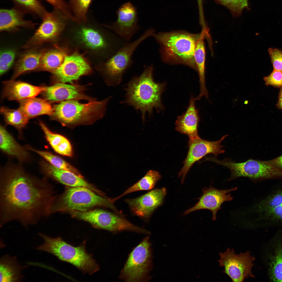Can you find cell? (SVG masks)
<instances>
[{
  "mask_svg": "<svg viewBox=\"0 0 282 282\" xmlns=\"http://www.w3.org/2000/svg\"><path fill=\"white\" fill-rule=\"evenodd\" d=\"M45 179L26 173L21 168H8L1 173L0 226L12 221L27 227L50 215L55 196Z\"/></svg>",
  "mask_w": 282,
  "mask_h": 282,
  "instance_id": "1",
  "label": "cell"
},
{
  "mask_svg": "<svg viewBox=\"0 0 282 282\" xmlns=\"http://www.w3.org/2000/svg\"><path fill=\"white\" fill-rule=\"evenodd\" d=\"M144 67L142 74L133 77L126 85L124 89L125 98L121 102L140 111L143 121L146 113L151 115L154 108L158 110L164 109L161 96L166 86L165 82L160 83L154 81L152 65Z\"/></svg>",
  "mask_w": 282,
  "mask_h": 282,
  "instance_id": "2",
  "label": "cell"
},
{
  "mask_svg": "<svg viewBox=\"0 0 282 282\" xmlns=\"http://www.w3.org/2000/svg\"><path fill=\"white\" fill-rule=\"evenodd\" d=\"M201 34L177 31L154 33L152 36L160 45L164 61L187 65L197 70L194 54Z\"/></svg>",
  "mask_w": 282,
  "mask_h": 282,
  "instance_id": "3",
  "label": "cell"
},
{
  "mask_svg": "<svg viewBox=\"0 0 282 282\" xmlns=\"http://www.w3.org/2000/svg\"><path fill=\"white\" fill-rule=\"evenodd\" d=\"M110 97L101 101H96L85 104L77 100L61 102L53 107L50 115L51 119L64 126L73 127L92 123L104 116Z\"/></svg>",
  "mask_w": 282,
  "mask_h": 282,
  "instance_id": "4",
  "label": "cell"
},
{
  "mask_svg": "<svg viewBox=\"0 0 282 282\" xmlns=\"http://www.w3.org/2000/svg\"><path fill=\"white\" fill-rule=\"evenodd\" d=\"M38 235L43 240V243L36 249L51 254L60 260L69 263L80 270L84 274L90 275L98 271L99 267L93 258L92 254L87 252L85 241L77 246L68 244L58 237H52L39 233Z\"/></svg>",
  "mask_w": 282,
  "mask_h": 282,
  "instance_id": "5",
  "label": "cell"
},
{
  "mask_svg": "<svg viewBox=\"0 0 282 282\" xmlns=\"http://www.w3.org/2000/svg\"><path fill=\"white\" fill-rule=\"evenodd\" d=\"M96 193L85 187H67L63 194L55 196L50 208V214L57 212L85 211L97 206L108 208L118 214H122L110 198Z\"/></svg>",
  "mask_w": 282,
  "mask_h": 282,
  "instance_id": "6",
  "label": "cell"
},
{
  "mask_svg": "<svg viewBox=\"0 0 282 282\" xmlns=\"http://www.w3.org/2000/svg\"><path fill=\"white\" fill-rule=\"evenodd\" d=\"M154 32L153 28L146 30L137 39L125 43L104 64L103 72L108 85L116 86L120 83L124 73L133 63L132 57L136 49L145 39L152 36Z\"/></svg>",
  "mask_w": 282,
  "mask_h": 282,
  "instance_id": "7",
  "label": "cell"
},
{
  "mask_svg": "<svg viewBox=\"0 0 282 282\" xmlns=\"http://www.w3.org/2000/svg\"><path fill=\"white\" fill-rule=\"evenodd\" d=\"M152 259L151 243L147 236L129 255L119 278L128 282L148 281L151 278Z\"/></svg>",
  "mask_w": 282,
  "mask_h": 282,
  "instance_id": "8",
  "label": "cell"
},
{
  "mask_svg": "<svg viewBox=\"0 0 282 282\" xmlns=\"http://www.w3.org/2000/svg\"><path fill=\"white\" fill-rule=\"evenodd\" d=\"M73 217L87 222L93 227L113 233L128 231L143 233L144 228L136 226L122 215L101 209L69 212Z\"/></svg>",
  "mask_w": 282,
  "mask_h": 282,
  "instance_id": "9",
  "label": "cell"
},
{
  "mask_svg": "<svg viewBox=\"0 0 282 282\" xmlns=\"http://www.w3.org/2000/svg\"><path fill=\"white\" fill-rule=\"evenodd\" d=\"M250 252L236 254L233 249H228L223 252L219 253L218 261L220 266L223 267V272L227 274L233 282H242L249 277L254 278L251 269L255 258Z\"/></svg>",
  "mask_w": 282,
  "mask_h": 282,
  "instance_id": "10",
  "label": "cell"
},
{
  "mask_svg": "<svg viewBox=\"0 0 282 282\" xmlns=\"http://www.w3.org/2000/svg\"><path fill=\"white\" fill-rule=\"evenodd\" d=\"M42 21L33 36L23 46L24 49L31 48L56 38L63 28L67 19L59 10L54 9L47 12L42 19Z\"/></svg>",
  "mask_w": 282,
  "mask_h": 282,
  "instance_id": "11",
  "label": "cell"
},
{
  "mask_svg": "<svg viewBox=\"0 0 282 282\" xmlns=\"http://www.w3.org/2000/svg\"><path fill=\"white\" fill-rule=\"evenodd\" d=\"M91 68L84 57L77 52L66 55L64 60L57 69L51 72L54 83L73 84L81 76L88 74Z\"/></svg>",
  "mask_w": 282,
  "mask_h": 282,
  "instance_id": "12",
  "label": "cell"
},
{
  "mask_svg": "<svg viewBox=\"0 0 282 282\" xmlns=\"http://www.w3.org/2000/svg\"><path fill=\"white\" fill-rule=\"evenodd\" d=\"M227 136V134L224 135L219 140L215 141L204 140L201 138L189 141L187 155L183 167L178 173V177H181L182 183L190 169L196 162L209 154H212L217 157L218 155L225 152V150L222 148L224 146L221 144Z\"/></svg>",
  "mask_w": 282,
  "mask_h": 282,
  "instance_id": "13",
  "label": "cell"
},
{
  "mask_svg": "<svg viewBox=\"0 0 282 282\" xmlns=\"http://www.w3.org/2000/svg\"><path fill=\"white\" fill-rule=\"evenodd\" d=\"M117 18L111 25H106L126 43H129L138 31L137 12L135 7L130 2L122 4L117 11Z\"/></svg>",
  "mask_w": 282,
  "mask_h": 282,
  "instance_id": "14",
  "label": "cell"
},
{
  "mask_svg": "<svg viewBox=\"0 0 282 282\" xmlns=\"http://www.w3.org/2000/svg\"><path fill=\"white\" fill-rule=\"evenodd\" d=\"M165 188L152 190L134 198H127V204L132 214L148 222L155 210L163 203L166 194Z\"/></svg>",
  "mask_w": 282,
  "mask_h": 282,
  "instance_id": "15",
  "label": "cell"
},
{
  "mask_svg": "<svg viewBox=\"0 0 282 282\" xmlns=\"http://www.w3.org/2000/svg\"><path fill=\"white\" fill-rule=\"evenodd\" d=\"M237 189V187H235L230 189L220 190L211 185L204 188L202 195L199 198L198 202L193 207L186 210L184 214L186 215L197 210L207 209L212 212V219L213 221H215L218 211L222 209V204L233 200V197L230 193Z\"/></svg>",
  "mask_w": 282,
  "mask_h": 282,
  "instance_id": "16",
  "label": "cell"
},
{
  "mask_svg": "<svg viewBox=\"0 0 282 282\" xmlns=\"http://www.w3.org/2000/svg\"><path fill=\"white\" fill-rule=\"evenodd\" d=\"M55 84L51 86H45V89L42 92L44 99L49 103L70 99H84L89 102L96 101L95 98L88 96L84 93L85 86L74 84Z\"/></svg>",
  "mask_w": 282,
  "mask_h": 282,
  "instance_id": "17",
  "label": "cell"
},
{
  "mask_svg": "<svg viewBox=\"0 0 282 282\" xmlns=\"http://www.w3.org/2000/svg\"><path fill=\"white\" fill-rule=\"evenodd\" d=\"M43 173L47 177L59 182L72 187H81L89 188L96 193L103 196L104 193L92 185L87 182L74 173L68 171L56 168L47 162H43L41 164Z\"/></svg>",
  "mask_w": 282,
  "mask_h": 282,
  "instance_id": "18",
  "label": "cell"
},
{
  "mask_svg": "<svg viewBox=\"0 0 282 282\" xmlns=\"http://www.w3.org/2000/svg\"><path fill=\"white\" fill-rule=\"evenodd\" d=\"M195 98L191 97L189 105L186 112L178 116L175 122V130L180 133L187 135L189 141L199 139L197 127L200 118L198 111L195 106Z\"/></svg>",
  "mask_w": 282,
  "mask_h": 282,
  "instance_id": "19",
  "label": "cell"
},
{
  "mask_svg": "<svg viewBox=\"0 0 282 282\" xmlns=\"http://www.w3.org/2000/svg\"><path fill=\"white\" fill-rule=\"evenodd\" d=\"M3 95L10 100L18 101L34 97L45 89V86L32 85L19 81L11 80L4 82Z\"/></svg>",
  "mask_w": 282,
  "mask_h": 282,
  "instance_id": "20",
  "label": "cell"
},
{
  "mask_svg": "<svg viewBox=\"0 0 282 282\" xmlns=\"http://www.w3.org/2000/svg\"><path fill=\"white\" fill-rule=\"evenodd\" d=\"M26 13L15 7L10 9L0 10V30L2 31L13 32L20 28H34L36 24L24 19Z\"/></svg>",
  "mask_w": 282,
  "mask_h": 282,
  "instance_id": "21",
  "label": "cell"
},
{
  "mask_svg": "<svg viewBox=\"0 0 282 282\" xmlns=\"http://www.w3.org/2000/svg\"><path fill=\"white\" fill-rule=\"evenodd\" d=\"M19 263L14 256L5 255L0 259V282H20L23 278L22 271L27 268Z\"/></svg>",
  "mask_w": 282,
  "mask_h": 282,
  "instance_id": "22",
  "label": "cell"
},
{
  "mask_svg": "<svg viewBox=\"0 0 282 282\" xmlns=\"http://www.w3.org/2000/svg\"><path fill=\"white\" fill-rule=\"evenodd\" d=\"M207 28H202L201 35L198 39L195 47L194 57L198 73L200 84V93L196 98L199 100L203 96L208 99V93L207 89L205 79V50L204 39L208 33Z\"/></svg>",
  "mask_w": 282,
  "mask_h": 282,
  "instance_id": "23",
  "label": "cell"
},
{
  "mask_svg": "<svg viewBox=\"0 0 282 282\" xmlns=\"http://www.w3.org/2000/svg\"><path fill=\"white\" fill-rule=\"evenodd\" d=\"M272 242L268 255L270 279L274 281L282 282V240L280 238H275Z\"/></svg>",
  "mask_w": 282,
  "mask_h": 282,
  "instance_id": "24",
  "label": "cell"
},
{
  "mask_svg": "<svg viewBox=\"0 0 282 282\" xmlns=\"http://www.w3.org/2000/svg\"><path fill=\"white\" fill-rule=\"evenodd\" d=\"M0 148L2 151L21 161L29 157L27 151L20 145L3 126L0 128Z\"/></svg>",
  "mask_w": 282,
  "mask_h": 282,
  "instance_id": "25",
  "label": "cell"
},
{
  "mask_svg": "<svg viewBox=\"0 0 282 282\" xmlns=\"http://www.w3.org/2000/svg\"><path fill=\"white\" fill-rule=\"evenodd\" d=\"M19 102V108L29 119L40 115H50L52 111L53 107L45 99L33 97Z\"/></svg>",
  "mask_w": 282,
  "mask_h": 282,
  "instance_id": "26",
  "label": "cell"
},
{
  "mask_svg": "<svg viewBox=\"0 0 282 282\" xmlns=\"http://www.w3.org/2000/svg\"><path fill=\"white\" fill-rule=\"evenodd\" d=\"M44 51L32 50L22 55L15 65L12 78L14 79L26 72L38 68Z\"/></svg>",
  "mask_w": 282,
  "mask_h": 282,
  "instance_id": "27",
  "label": "cell"
},
{
  "mask_svg": "<svg viewBox=\"0 0 282 282\" xmlns=\"http://www.w3.org/2000/svg\"><path fill=\"white\" fill-rule=\"evenodd\" d=\"M39 124L46 140L56 152L64 156H72V146L67 139L60 134L52 132L42 122L39 121Z\"/></svg>",
  "mask_w": 282,
  "mask_h": 282,
  "instance_id": "28",
  "label": "cell"
},
{
  "mask_svg": "<svg viewBox=\"0 0 282 282\" xmlns=\"http://www.w3.org/2000/svg\"><path fill=\"white\" fill-rule=\"evenodd\" d=\"M161 178V176L158 172L155 170H150L141 179L123 193L114 198H110V200L114 203L121 198L130 193L139 191L151 190L154 187Z\"/></svg>",
  "mask_w": 282,
  "mask_h": 282,
  "instance_id": "29",
  "label": "cell"
},
{
  "mask_svg": "<svg viewBox=\"0 0 282 282\" xmlns=\"http://www.w3.org/2000/svg\"><path fill=\"white\" fill-rule=\"evenodd\" d=\"M66 55V53L58 47L48 50H44L38 69L51 72L61 66Z\"/></svg>",
  "mask_w": 282,
  "mask_h": 282,
  "instance_id": "30",
  "label": "cell"
},
{
  "mask_svg": "<svg viewBox=\"0 0 282 282\" xmlns=\"http://www.w3.org/2000/svg\"><path fill=\"white\" fill-rule=\"evenodd\" d=\"M1 112L7 124L14 126L19 131L26 126L29 119L20 108L11 109L2 107Z\"/></svg>",
  "mask_w": 282,
  "mask_h": 282,
  "instance_id": "31",
  "label": "cell"
},
{
  "mask_svg": "<svg viewBox=\"0 0 282 282\" xmlns=\"http://www.w3.org/2000/svg\"><path fill=\"white\" fill-rule=\"evenodd\" d=\"M282 205V188L272 193L254 205L253 210L258 215Z\"/></svg>",
  "mask_w": 282,
  "mask_h": 282,
  "instance_id": "32",
  "label": "cell"
},
{
  "mask_svg": "<svg viewBox=\"0 0 282 282\" xmlns=\"http://www.w3.org/2000/svg\"><path fill=\"white\" fill-rule=\"evenodd\" d=\"M28 148L42 157L53 166L60 169L70 171L83 178V176L76 169L59 156L49 152L37 150L31 148Z\"/></svg>",
  "mask_w": 282,
  "mask_h": 282,
  "instance_id": "33",
  "label": "cell"
},
{
  "mask_svg": "<svg viewBox=\"0 0 282 282\" xmlns=\"http://www.w3.org/2000/svg\"><path fill=\"white\" fill-rule=\"evenodd\" d=\"M16 7L24 11L42 19L47 12L37 0H12Z\"/></svg>",
  "mask_w": 282,
  "mask_h": 282,
  "instance_id": "34",
  "label": "cell"
},
{
  "mask_svg": "<svg viewBox=\"0 0 282 282\" xmlns=\"http://www.w3.org/2000/svg\"><path fill=\"white\" fill-rule=\"evenodd\" d=\"M76 21H85L86 15L92 0H69Z\"/></svg>",
  "mask_w": 282,
  "mask_h": 282,
  "instance_id": "35",
  "label": "cell"
},
{
  "mask_svg": "<svg viewBox=\"0 0 282 282\" xmlns=\"http://www.w3.org/2000/svg\"><path fill=\"white\" fill-rule=\"evenodd\" d=\"M213 0L227 8L234 17L240 16L244 9H249L248 0Z\"/></svg>",
  "mask_w": 282,
  "mask_h": 282,
  "instance_id": "36",
  "label": "cell"
},
{
  "mask_svg": "<svg viewBox=\"0 0 282 282\" xmlns=\"http://www.w3.org/2000/svg\"><path fill=\"white\" fill-rule=\"evenodd\" d=\"M258 216V219L264 221L265 224L282 225V205Z\"/></svg>",
  "mask_w": 282,
  "mask_h": 282,
  "instance_id": "37",
  "label": "cell"
},
{
  "mask_svg": "<svg viewBox=\"0 0 282 282\" xmlns=\"http://www.w3.org/2000/svg\"><path fill=\"white\" fill-rule=\"evenodd\" d=\"M15 56V51L12 49H6L0 52V74H4L12 65Z\"/></svg>",
  "mask_w": 282,
  "mask_h": 282,
  "instance_id": "38",
  "label": "cell"
},
{
  "mask_svg": "<svg viewBox=\"0 0 282 282\" xmlns=\"http://www.w3.org/2000/svg\"><path fill=\"white\" fill-rule=\"evenodd\" d=\"M50 3L55 9L60 11L67 19L75 21L70 7L63 0H44Z\"/></svg>",
  "mask_w": 282,
  "mask_h": 282,
  "instance_id": "39",
  "label": "cell"
},
{
  "mask_svg": "<svg viewBox=\"0 0 282 282\" xmlns=\"http://www.w3.org/2000/svg\"><path fill=\"white\" fill-rule=\"evenodd\" d=\"M268 52L273 70L282 73V51L277 48H270Z\"/></svg>",
  "mask_w": 282,
  "mask_h": 282,
  "instance_id": "40",
  "label": "cell"
},
{
  "mask_svg": "<svg viewBox=\"0 0 282 282\" xmlns=\"http://www.w3.org/2000/svg\"><path fill=\"white\" fill-rule=\"evenodd\" d=\"M266 85L282 88V73L273 70L268 76L264 78Z\"/></svg>",
  "mask_w": 282,
  "mask_h": 282,
  "instance_id": "41",
  "label": "cell"
},
{
  "mask_svg": "<svg viewBox=\"0 0 282 282\" xmlns=\"http://www.w3.org/2000/svg\"><path fill=\"white\" fill-rule=\"evenodd\" d=\"M267 161L273 166L282 169V155Z\"/></svg>",
  "mask_w": 282,
  "mask_h": 282,
  "instance_id": "42",
  "label": "cell"
},
{
  "mask_svg": "<svg viewBox=\"0 0 282 282\" xmlns=\"http://www.w3.org/2000/svg\"><path fill=\"white\" fill-rule=\"evenodd\" d=\"M279 108L282 109V88L280 89L279 96V99L277 104Z\"/></svg>",
  "mask_w": 282,
  "mask_h": 282,
  "instance_id": "43",
  "label": "cell"
}]
</instances>
